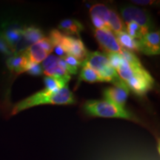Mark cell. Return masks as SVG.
Instances as JSON below:
<instances>
[{
	"label": "cell",
	"instance_id": "6da1fadb",
	"mask_svg": "<svg viewBox=\"0 0 160 160\" xmlns=\"http://www.w3.org/2000/svg\"><path fill=\"white\" fill-rule=\"evenodd\" d=\"M75 102L73 93L67 85L58 91H51L45 88L18 102L12 109L11 114L15 115L24 110L40 105H72Z\"/></svg>",
	"mask_w": 160,
	"mask_h": 160
},
{
	"label": "cell",
	"instance_id": "7a4b0ae2",
	"mask_svg": "<svg viewBox=\"0 0 160 160\" xmlns=\"http://www.w3.org/2000/svg\"><path fill=\"white\" fill-rule=\"evenodd\" d=\"M86 114L95 117L119 118L128 119L139 123L140 121L125 108L119 107L115 104L105 100H88L82 105Z\"/></svg>",
	"mask_w": 160,
	"mask_h": 160
},
{
	"label": "cell",
	"instance_id": "3957f363",
	"mask_svg": "<svg viewBox=\"0 0 160 160\" xmlns=\"http://www.w3.org/2000/svg\"><path fill=\"white\" fill-rule=\"evenodd\" d=\"M81 66H87L95 72L103 79L104 82H111L113 85L122 81L114 68L110 65L107 56L102 53L96 51L88 53Z\"/></svg>",
	"mask_w": 160,
	"mask_h": 160
},
{
	"label": "cell",
	"instance_id": "277c9868",
	"mask_svg": "<svg viewBox=\"0 0 160 160\" xmlns=\"http://www.w3.org/2000/svg\"><path fill=\"white\" fill-rule=\"evenodd\" d=\"M125 83L135 94L144 96L153 88L154 79L143 66H133L131 77Z\"/></svg>",
	"mask_w": 160,
	"mask_h": 160
},
{
	"label": "cell",
	"instance_id": "5b68a950",
	"mask_svg": "<svg viewBox=\"0 0 160 160\" xmlns=\"http://www.w3.org/2000/svg\"><path fill=\"white\" fill-rule=\"evenodd\" d=\"M121 13L126 24L135 22L140 26L148 30L153 28V22L151 17L145 10L138 8L134 6L128 5L121 9Z\"/></svg>",
	"mask_w": 160,
	"mask_h": 160
},
{
	"label": "cell",
	"instance_id": "8992f818",
	"mask_svg": "<svg viewBox=\"0 0 160 160\" xmlns=\"http://www.w3.org/2000/svg\"><path fill=\"white\" fill-rule=\"evenodd\" d=\"M57 47L62 48L66 54L74 57L81 62L85 60L88 53L81 39H76L67 35H64L60 45Z\"/></svg>",
	"mask_w": 160,
	"mask_h": 160
},
{
	"label": "cell",
	"instance_id": "52a82bcc",
	"mask_svg": "<svg viewBox=\"0 0 160 160\" xmlns=\"http://www.w3.org/2000/svg\"><path fill=\"white\" fill-rule=\"evenodd\" d=\"M43 72L48 77H69L67 65L62 58L54 55H48L42 64Z\"/></svg>",
	"mask_w": 160,
	"mask_h": 160
},
{
	"label": "cell",
	"instance_id": "ba28073f",
	"mask_svg": "<svg viewBox=\"0 0 160 160\" xmlns=\"http://www.w3.org/2000/svg\"><path fill=\"white\" fill-rule=\"evenodd\" d=\"M130 90L123 81L104 90L103 97L105 101L124 108L128 97Z\"/></svg>",
	"mask_w": 160,
	"mask_h": 160
},
{
	"label": "cell",
	"instance_id": "9c48e42d",
	"mask_svg": "<svg viewBox=\"0 0 160 160\" xmlns=\"http://www.w3.org/2000/svg\"><path fill=\"white\" fill-rule=\"evenodd\" d=\"M94 37L103 51L107 53H120L121 46L110 29H96Z\"/></svg>",
	"mask_w": 160,
	"mask_h": 160
},
{
	"label": "cell",
	"instance_id": "30bf717a",
	"mask_svg": "<svg viewBox=\"0 0 160 160\" xmlns=\"http://www.w3.org/2000/svg\"><path fill=\"white\" fill-rule=\"evenodd\" d=\"M139 51L148 56L159 55L160 53L159 32H149L139 39Z\"/></svg>",
	"mask_w": 160,
	"mask_h": 160
},
{
	"label": "cell",
	"instance_id": "8fae6325",
	"mask_svg": "<svg viewBox=\"0 0 160 160\" xmlns=\"http://www.w3.org/2000/svg\"><path fill=\"white\" fill-rule=\"evenodd\" d=\"M29 63L28 59L24 53L13 54L7 60V66L8 69L11 72L17 74L26 72Z\"/></svg>",
	"mask_w": 160,
	"mask_h": 160
},
{
	"label": "cell",
	"instance_id": "7c38bea8",
	"mask_svg": "<svg viewBox=\"0 0 160 160\" xmlns=\"http://www.w3.org/2000/svg\"><path fill=\"white\" fill-rule=\"evenodd\" d=\"M23 53L28 59L29 62L33 64H39L49 55L39 42L31 45Z\"/></svg>",
	"mask_w": 160,
	"mask_h": 160
},
{
	"label": "cell",
	"instance_id": "4fadbf2b",
	"mask_svg": "<svg viewBox=\"0 0 160 160\" xmlns=\"http://www.w3.org/2000/svg\"><path fill=\"white\" fill-rule=\"evenodd\" d=\"M2 35L13 52L15 48L23 38V29L19 27H9L6 28Z\"/></svg>",
	"mask_w": 160,
	"mask_h": 160
},
{
	"label": "cell",
	"instance_id": "5bb4252c",
	"mask_svg": "<svg viewBox=\"0 0 160 160\" xmlns=\"http://www.w3.org/2000/svg\"><path fill=\"white\" fill-rule=\"evenodd\" d=\"M116 39L118 43L122 48L133 53V51L140 52L139 51V42L138 39H133L126 31L120 32L116 33Z\"/></svg>",
	"mask_w": 160,
	"mask_h": 160
},
{
	"label": "cell",
	"instance_id": "9a60e30c",
	"mask_svg": "<svg viewBox=\"0 0 160 160\" xmlns=\"http://www.w3.org/2000/svg\"><path fill=\"white\" fill-rule=\"evenodd\" d=\"M59 29L68 35H79L84 30V26L77 19H64L59 25Z\"/></svg>",
	"mask_w": 160,
	"mask_h": 160
},
{
	"label": "cell",
	"instance_id": "2e32d148",
	"mask_svg": "<svg viewBox=\"0 0 160 160\" xmlns=\"http://www.w3.org/2000/svg\"><path fill=\"white\" fill-rule=\"evenodd\" d=\"M71 76L66 77H46L44 79L46 89L51 91H58L67 85Z\"/></svg>",
	"mask_w": 160,
	"mask_h": 160
},
{
	"label": "cell",
	"instance_id": "e0dca14e",
	"mask_svg": "<svg viewBox=\"0 0 160 160\" xmlns=\"http://www.w3.org/2000/svg\"><path fill=\"white\" fill-rule=\"evenodd\" d=\"M23 37L30 45L38 42L44 38V34L41 29L34 26H30L23 28Z\"/></svg>",
	"mask_w": 160,
	"mask_h": 160
},
{
	"label": "cell",
	"instance_id": "ac0fdd59",
	"mask_svg": "<svg viewBox=\"0 0 160 160\" xmlns=\"http://www.w3.org/2000/svg\"><path fill=\"white\" fill-rule=\"evenodd\" d=\"M91 17H96L102 20L104 22L107 24L110 15V9L103 4H96L90 9Z\"/></svg>",
	"mask_w": 160,
	"mask_h": 160
},
{
	"label": "cell",
	"instance_id": "d6986e66",
	"mask_svg": "<svg viewBox=\"0 0 160 160\" xmlns=\"http://www.w3.org/2000/svg\"><path fill=\"white\" fill-rule=\"evenodd\" d=\"M108 26L111 31H113L116 33L125 31V28L124 26L119 15L115 11L110 10V15L108 21Z\"/></svg>",
	"mask_w": 160,
	"mask_h": 160
},
{
	"label": "cell",
	"instance_id": "ffe728a7",
	"mask_svg": "<svg viewBox=\"0 0 160 160\" xmlns=\"http://www.w3.org/2000/svg\"><path fill=\"white\" fill-rule=\"evenodd\" d=\"M127 33L132 38L136 39H140L142 37L149 33V30L145 28L142 27L139 24L135 22H131L127 23Z\"/></svg>",
	"mask_w": 160,
	"mask_h": 160
},
{
	"label": "cell",
	"instance_id": "44dd1931",
	"mask_svg": "<svg viewBox=\"0 0 160 160\" xmlns=\"http://www.w3.org/2000/svg\"><path fill=\"white\" fill-rule=\"evenodd\" d=\"M79 79L88 82H104L103 79L99 77L97 72L87 66H84L79 75Z\"/></svg>",
	"mask_w": 160,
	"mask_h": 160
},
{
	"label": "cell",
	"instance_id": "7402d4cb",
	"mask_svg": "<svg viewBox=\"0 0 160 160\" xmlns=\"http://www.w3.org/2000/svg\"><path fill=\"white\" fill-rule=\"evenodd\" d=\"M62 58L67 65V70L70 75L76 74L78 71V67L81 66L82 62L71 56L66 54Z\"/></svg>",
	"mask_w": 160,
	"mask_h": 160
},
{
	"label": "cell",
	"instance_id": "603a6c76",
	"mask_svg": "<svg viewBox=\"0 0 160 160\" xmlns=\"http://www.w3.org/2000/svg\"><path fill=\"white\" fill-rule=\"evenodd\" d=\"M120 54L122 56L124 59L128 62V63L129 65H133V66H142L141 62H140V60L138 59V57L136 56L134 53H132V52L128 51L123 48L121 47V51H120Z\"/></svg>",
	"mask_w": 160,
	"mask_h": 160
},
{
	"label": "cell",
	"instance_id": "cb8c5ba5",
	"mask_svg": "<svg viewBox=\"0 0 160 160\" xmlns=\"http://www.w3.org/2000/svg\"><path fill=\"white\" fill-rule=\"evenodd\" d=\"M107 57L108 59L110 65L115 70L119 66L122 65V63L123 62L124 59L120 53H107Z\"/></svg>",
	"mask_w": 160,
	"mask_h": 160
},
{
	"label": "cell",
	"instance_id": "d4e9b609",
	"mask_svg": "<svg viewBox=\"0 0 160 160\" xmlns=\"http://www.w3.org/2000/svg\"><path fill=\"white\" fill-rule=\"evenodd\" d=\"M26 72H28L29 74L33 76H40L43 73V70L39 64L29 63V65L28 67Z\"/></svg>",
	"mask_w": 160,
	"mask_h": 160
},
{
	"label": "cell",
	"instance_id": "484cf974",
	"mask_svg": "<svg viewBox=\"0 0 160 160\" xmlns=\"http://www.w3.org/2000/svg\"><path fill=\"white\" fill-rule=\"evenodd\" d=\"M0 52L2 53L3 54L8 56H11V54H13L12 50L9 47V45H8V43L6 42V41L3 38L1 33H0Z\"/></svg>",
	"mask_w": 160,
	"mask_h": 160
},
{
	"label": "cell",
	"instance_id": "4316f807",
	"mask_svg": "<svg viewBox=\"0 0 160 160\" xmlns=\"http://www.w3.org/2000/svg\"><path fill=\"white\" fill-rule=\"evenodd\" d=\"M39 42L41 44L42 46L43 47V48L45 49V51L49 53V54L53 51V45H52L51 42L50 41L48 38L44 37L42 39H41L40 41H39Z\"/></svg>",
	"mask_w": 160,
	"mask_h": 160
},
{
	"label": "cell",
	"instance_id": "83f0119b",
	"mask_svg": "<svg viewBox=\"0 0 160 160\" xmlns=\"http://www.w3.org/2000/svg\"><path fill=\"white\" fill-rule=\"evenodd\" d=\"M132 2L134 3V4H137V5H153V4H156L157 2H154V1H151V0H134V1H132Z\"/></svg>",
	"mask_w": 160,
	"mask_h": 160
}]
</instances>
